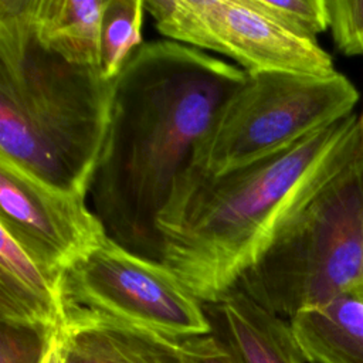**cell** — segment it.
<instances>
[{
  "mask_svg": "<svg viewBox=\"0 0 363 363\" xmlns=\"http://www.w3.org/2000/svg\"><path fill=\"white\" fill-rule=\"evenodd\" d=\"M247 72L206 51L143 43L113 79L106 136L88 194L108 237L162 262L156 220L223 102Z\"/></svg>",
  "mask_w": 363,
  "mask_h": 363,
  "instance_id": "obj_1",
  "label": "cell"
},
{
  "mask_svg": "<svg viewBox=\"0 0 363 363\" xmlns=\"http://www.w3.org/2000/svg\"><path fill=\"white\" fill-rule=\"evenodd\" d=\"M357 128L352 113L224 174L189 166L156 220L162 262L200 302L225 295Z\"/></svg>",
  "mask_w": 363,
  "mask_h": 363,
  "instance_id": "obj_2",
  "label": "cell"
},
{
  "mask_svg": "<svg viewBox=\"0 0 363 363\" xmlns=\"http://www.w3.org/2000/svg\"><path fill=\"white\" fill-rule=\"evenodd\" d=\"M113 81L35 35L30 0H0V159L86 196L106 136Z\"/></svg>",
  "mask_w": 363,
  "mask_h": 363,
  "instance_id": "obj_3",
  "label": "cell"
},
{
  "mask_svg": "<svg viewBox=\"0 0 363 363\" xmlns=\"http://www.w3.org/2000/svg\"><path fill=\"white\" fill-rule=\"evenodd\" d=\"M363 284L360 128L309 186L237 288L282 318Z\"/></svg>",
  "mask_w": 363,
  "mask_h": 363,
  "instance_id": "obj_4",
  "label": "cell"
},
{
  "mask_svg": "<svg viewBox=\"0 0 363 363\" xmlns=\"http://www.w3.org/2000/svg\"><path fill=\"white\" fill-rule=\"evenodd\" d=\"M357 98L339 72H247L217 111L190 166L217 176L254 163L352 115Z\"/></svg>",
  "mask_w": 363,
  "mask_h": 363,
  "instance_id": "obj_5",
  "label": "cell"
},
{
  "mask_svg": "<svg viewBox=\"0 0 363 363\" xmlns=\"http://www.w3.org/2000/svg\"><path fill=\"white\" fill-rule=\"evenodd\" d=\"M64 306L183 340L210 333L203 302L159 261L108 238L62 275Z\"/></svg>",
  "mask_w": 363,
  "mask_h": 363,
  "instance_id": "obj_6",
  "label": "cell"
},
{
  "mask_svg": "<svg viewBox=\"0 0 363 363\" xmlns=\"http://www.w3.org/2000/svg\"><path fill=\"white\" fill-rule=\"evenodd\" d=\"M145 7L170 41L225 55L245 72H337L316 41L292 34L245 0H145Z\"/></svg>",
  "mask_w": 363,
  "mask_h": 363,
  "instance_id": "obj_7",
  "label": "cell"
},
{
  "mask_svg": "<svg viewBox=\"0 0 363 363\" xmlns=\"http://www.w3.org/2000/svg\"><path fill=\"white\" fill-rule=\"evenodd\" d=\"M85 197L0 159V227L57 277L109 238Z\"/></svg>",
  "mask_w": 363,
  "mask_h": 363,
  "instance_id": "obj_8",
  "label": "cell"
},
{
  "mask_svg": "<svg viewBox=\"0 0 363 363\" xmlns=\"http://www.w3.org/2000/svg\"><path fill=\"white\" fill-rule=\"evenodd\" d=\"M213 335L235 363H305L291 322L275 315L237 286L203 303Z\"/></svg>",
  "mask_w": 363,
  "mask_h": 363,
  "instance_id": "obj_9",
  "label": "cell"
},
{
  "mask_svg": "<svg viewBox=\"0 0 363 363\" xmlns=\"http://www.w3.org/2000/svg\"><path fill=\"white\" fill-rule=\"evenodd\" d=\"M61 336L64 363H180V340L81 308H65Z\"/></svg>",
  "mask_w": 363,
  "mask_h": 363,
  "instance_id": "obj_10",
  "label": "cell"
},
{
  "mask_svg": "<svg viewBox=\"0 0 363 363\" xmlns=\"http://www.w3.org/2000/svg\"><path fill=\"white\" fill-rule=\"evenodd\" d=\"M0 231V320L62 323V277L48 272L13 235Z\"/></svg>",
  "mask_w": 363,
  "mask_h": 363,
  "instance_id": "obj_11",
  "label": "cell"
},
{
  "mask_svg": "<svg viewBox=\"0 0 363 363\" xmlns=\"http://www.w3.org/2000/svg\"><path fill=\"white\" fill-rule=\"evenodd\" d=\"M311 363H363V284L289 319Z\"/></svg>",
  "mask_w": 363,
  "mask_h": 363,
  "instance_id": "obj_12",
  "label": "cell"
},
{
  "mask_svg": "<svg viewBox=\"0 0 363 363\" xmlns=\"http://www.w3.org/2000/svg\"><path fill=\"white\" fill-rule=\"evenodd\" d=\"M105 0H30L40 43L62 58L99 65V30Z\"/></svg>",
  "mask_w": 363,
  "mask_h": 363,
  "instance_id": "obj_13",
  "label": "cell"
},
{
  "mask_svg": "<svg viewBox=\"0 0 363 363\" xmlns=\"http://www.w3.org/2000/svg\"><path fill=\"white\" fill-rule=\"evenodd\" d=\"M145 0H105L99 30V68L113 81L132 52L140 47Z\"/></svg>",
  "mask_w": 363,
  "mask_h": 363,
  "instance_id": "obj_14",
  "label": "cell"
},
{
  "mask_svg": "<svg viewBox=\"0 0 363 363\" xmlns=\"http://www.w3.org/2000/svg\"><path fill=\"white\" fill-rule=\"evenodd\" d=\"M292 34L316 41V35L329 27L326 0H245Z\"/></svg>",
  "mask_w": 363,
  "mask_h": 363,
  "instance_id": "obj_15",
  "label": "cell"
},
{
  "mask_svg": "<svg viewBox=\"0 0 363 363\" xmlns=\"http://www.w3.org/2000/svg\"><path fill=\"white\" fill-rule=\"evenodd\" d=\"M60 325L0 320V363H44Z\"/></svg>",
  "mask_w": 363,
  "mask_h": 363,
  "instance_id": "obj_16",
  "label": "cell"
},
{
  "mask_svg": "<svg viewBox=\"0 0 363 363\" xmlns=\"http://www.w3.org/2000/svg\"><path fill=\"white\" fill-rule=\"evenodd\" d=\"M332 38L345 55H363V0H326Z\"/></svg>",
  "mask_w": 363,
  "mask_h": 363,
  "instance_id": "obj_17",
  "label": "cell"
},
{
  "mask_svg": "<svg viewBox=\"0 0 363 363\" xmlns=\"http://www.w3.org/2000/svg\"><path fill=\"white\" fill-rule=\"evenodd\" d=\"M179 353L180 363H235L227 349L210 333L180 340Z\"/></svg>",
  "mask_w": 363,
  "mask_h": 363,
  "instance_id": "obj_18",
  "label": "cell"
},
{
  "mask_svg": "<svg viewBox=\"0 0 363 363\" xmlns=\"http://www.w3.org/2000/svg\"><path fill=\"white\" fill-rule=\"evenodd\" d=\"M44 363H64V350H62V336H61V325L57 329V333L52 339V343L47 352Z\"/></svg>",
  "mask_w": 363,
  "mask_h": 363,
  "instance_id": "obj_19",
  "label": "cell"
},
{
  "mask_svg": "<svg viewBox=\"0 0 363 363\" xmlns=\"http://www.w3.org/2000/svg\"><path fill=\"white\" fill-rule=\"evenodd\" d=\"M359 128H360V133H362V138H363V111L359 116Z\"/></svg>",
  "mask_w": 363,
  "mask_h": 363,
  "instance_id": "obj_20",
  "label": "cell"
}]
</instances>
